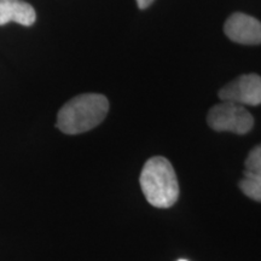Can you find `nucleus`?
I'll return each mask as SVG.
<instances>
[{
    "label": "nucleus",
    "instance_id": "obj_1",
    "mask_svg": "<svg viewBox=\"0 0 261 261\" xmlns=\"http://www.w3.org/2000/svg\"><path fill=\"white\" fill-rule=\"evenodd\" d=\"M108 112L109 102L106 96L80 94L62 107L57 116V127L65 135H79L99 125Z\"/></svg>",
    "mask_w": 261,
    "mask_h": 261
},
{
    "label": "nucleus",
    "instance_id": "obj_2",
    "mask_svg": "<svg viewBox=\"0 0 261 261\" xmlns=\"http://www.w3.org/2000/svg\"><path fill=\"white\" fill-rule=\"evenodd\" d=\"M140 188L145 198L156 208H169L179 197V184L174 168L166 158L149 159L140 173Z\"/></svg>",
    "mask_w": 261,
    "mask_h": 261
},
{
    "label": "nucleus",
    "instance_id": "obj_3",
    "mask_svg": "<svg viewBox=\"0 0 261 261\" xmlns=\"http://www.w3.org/2000/svg\"><path fill=\"white\" fill-rule=\"evenodd\" d=\"M208 125L217 132L246 135L253 128L254 117L243 106L223 102L214 106L207 116Z\"/></svg>",
    "mask_w": 261,
    "mask_h": 261
},
{
    "label": "nucleus",
    "instance_id": "obj_4",
    "mask_svg": "<svg viewBox=\"0 0 261 261\" xmlns=\"http://www.w3.org/2000/svg\"><path fill=\"white\" fill-rule=\"evenodd\" d=\"M223 102H231L240 106H260L261 104V76L256 74L241 75L225 85L219 91Z\"/></svg>",
    "mask_w": 261,
    "mask_h": 261
},
{
    "label": "nucleus",
    "instance_id": "obj_5",
    "mask_svg": "<svg viewBox=\"0 0 261 261\" xmlns=\"http://www.w3.org/2000/svg\"><path fill=\"white\" fill-rule=\"evenodd\" d=\"M224 32L230 40L237 44H261V22L242 12L232 14L226 19Z\"/></svg>",
    "mask_w": 261,
    "mask_h": 261
},
{
    "label": "nucleus",
    "instance_id": "obj_6",
    "mask_svg": "<svg viewBox=\"0 0 261 261\" xmlns=\"http://www.w3.org/2000/svg\"><path fill=\"white\" fill-rule=\"evenodd\" d=\"M37 19L35 10L23 0H0V25L9 22L29 27Z\"/></svg>",
    "mask_w": 261,
    "mask_h": 261
},
{
    "label": "nucleus",
    "instance_id": "obj_7",
    "mask_svg": "<svg viewBox=\"0 0 261 261\" xmlns=\"http://www.w3.org/2000/svg\"><path fill=\"white\" fill-rule=\"evenodd\" d=\"M240 189L247 197L261 202V175L244 172V178L240 182Z\"/></svg>",
    "mask_w": 261,
    "mask_h": 261
},
{
    "label": "nucleus",
    "instance_id": "obj_8",
    "mask_svg": "<svg viewBox=\"0 0 261 261\" xmlns=\"http://www.w3.org/2000/svg\"><path fill=\"white\" fill-rule=\"evenodd\" d=\"M244 166H246L247 172L261 175V144L256 145L255 148L249 152Z\"/></svg>",
    "mask_w": 261,
    "mask_h": 261
},
{
    "label": "nucleus",
    "instance_id": "obj_9",
    "mask_svg": "<svg viewBox=\"0 0 261 261\" xmlns=\"http://www.w3.org/2000/svg\"><path fill=\"white\" fill-rule=\"evenodd\" d=\"M154 3V0H137V4H138V8L144 10L148 8Z\"/></svg>",
    "mask_w": 261,
    "mask_h": 261
},
{
    "label": "nucleus",
    "instance_id": "obj_10",
    "mask_svg": "<svg viewBox=\"0 0 261 261\" xmlns=\"http://www.w3.org/2000/svg\"><path fill=\"white\" fill-rule=\"evenodd\" d=\"M178 261H188V260H184V259H180V260H178Z\"/></svg>",
    "mask_w": 261,
    "mask_h": 261
}]
</instances>
